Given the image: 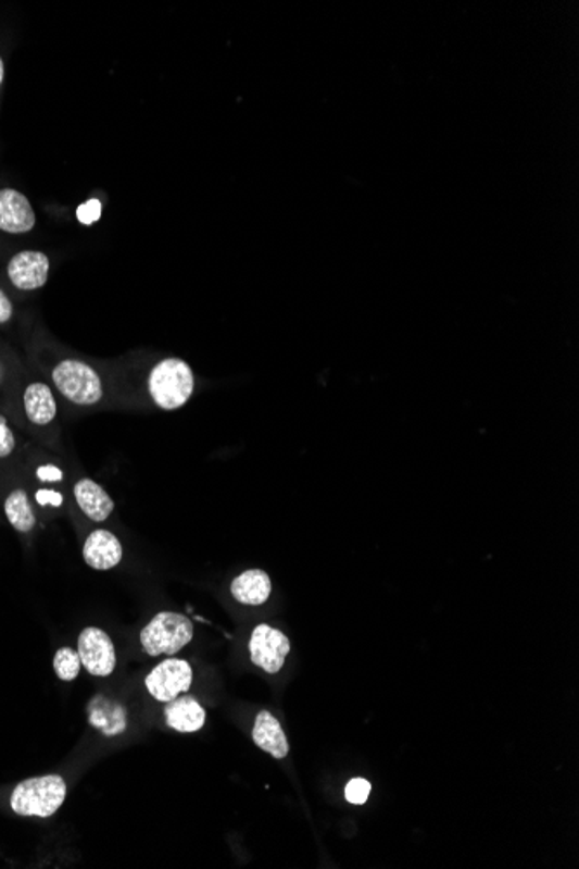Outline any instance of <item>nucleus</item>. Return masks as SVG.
<instances>
[{
    "label": "nucleus",
    "mask_w": 579,
    "mask_h": 869,
    "mask_svg": "<svg viewBox=\"0 0 579 869\" xmlns=\"http://www.w3.org/2000/svg\"><path fill=\"white\" fill-rule=\"evenodd\" d=\"M147 387L160 410H179L193 396L194 373L185 360L164 358L151 367Z\"/></svg>",
    "instance_id": "obj_1"
},
{
    "label": "nucleus",
    "mask_w": 579,
    "mask_h": 869,
    "mask_svg": "<svg viewBox=\"0 0 579 869\" xmlns=\"http://www.w3.org/2000/svg\"><path fill=\"white\" fill-rule=\"evenodd\" d=\"M51 381L58 393L75 407H95L104 396L103 378L98 370L77 358L58 361L52 367Z\"/></svg>",
    "instance_id": "obj_2"
},
{
    "label": "nucleus",
    "mask_w": 579,
    "mask_h": 869,
    "mask_svg": "<svg viewBox=\"0 0 579 869\" xmlns=\"http://www.w3.org/2000/svg\"><path fill=\"white\" fill-rule=\"evenodd\" d=\"M65 798L66 783L61 775H40L17 784L11 793V809L25 818H51L65 804Z\"/></svg>",
    "instance_id": "obj_3"
},
{
    "label": "nucleus",
    "mask_w": 579,
    "mask_h": 869,
    "mask_svg": "<svg viewBox=\"0 0 579 869\" xmlns=\"http://www.w3.org/2000/svg\"><path fill=\"white\" fill-rule=\"evenodd\" d=\"M194 626L180 612H159L139 634L142 649L150 656L176 655L193 638Z\"/></svg>",
    "instance_id": "obj_4"
},
{
    "label": "nucleus",
    "mask_w": 579,
    "mask_h": 869,
    "mask_svg": "<svg viewBox=\"0 0 579 869\" xmlns=\"http://www.w3.org/2000/svg\"><path fill=\"white\" fill-rule=\"evenodd\" d=\"M249 649L253 665H257L264 672L278 673L284 669L292 644L281 630L262 623L253 630Z\"/></svg>",
    "instance_id": "obj_5"
},
{
    "label": "nucleus",
    "mask_w": 579,
    "mask_h": 869,
    "mask_svg": "<svg viewBox=\"0 0 579 869\" xmlns=\"http://www.w3.org/2000/svg\"><path fill=\"white\" fill-rule=\"evenodd\" d=\"M9 282L20 291H35L46 287L51 273V261L42 250H22L9 259Z\"/></svg>",
    "instance_id": "obj_6"
},
{
    "label": "nucleus",
    "mask_w": 579,
    "mask_h": 869,
    "mask_svg": "<svg viewBox=\"0 0 579 869\" xmlns=\"http://www.w3.org/2000/svg\"><path fill=\"white\" fill-rule=\"evenodd\" d=\"M191 682L193 670L188 661L165 660L147 676V690L156 702L168 703L189 691Z\"/></svg>",
    "instance_id": "obj_7"
},
{
    "label": "nucleus",
    "mask_w": 579,
    "mask_h": 869,
    "mask_svg": "<svg viewBox=\"0 0 579 869\" xmlns=\"http://www.w3.org/2000/svg\"><path fill=\"white\" fill-rule=\"evenodd\" d=\"M78 656L90 675L108 676L115 670V646L104 630L84 629L78 635Z\"/></svg>",
    "instance_id": "obj_8"
},
{
    "label": "nucleus",
    "mask_w": 579,
    "mask_h": 869,
    "mask_svg": "<svg viewBox=\"0 0 579 869\" xmlns=\"http://www.w3.org/2000/svg\"><path fill=\"white\" fill-rule=\"evenodd\" d=\"M35 224L37 214L28 197L14 188H0V232L26 235Z\"/></svg>",
    "instance_id": "obj_9"
},
{
    "label": "nucleus",
    "mask_w": 579,
    "mask_h": 869,
    "mask_svg": "<svg viewBox=\"0 0 579 869\" xmlns=\"http://www.w3.org/2000/svg\"><path fill=\"white\" fill-rule=\"evenodd\" d=\"M84 561L92 570L108 571L121 564L124 557L121 539L108 530H96L87 536L83 550Z\"/></svg>",
    "instance_id": "obj_10"
},
{
    "label": "nucleus",
    "mask_w": 579,
    "mask_h": 869,
    "mask_svg": "<svg viewBox=\"0 0 579 869\" xmlns=\"http://www.w3.org/2000/svg\"><path fill=\"white\" fill-rule=\"evenodd\" d=\"M26 419L34 425H49L58 417V402L46 382H32L23 390Z\"/></svg>",
    "instance_id": "obj_11"
},
{
    "label": "nucleus",
    "mask_w": 579,
    "mask_h": 869,
    "mask_svg": "<svg viewBox=\"0 0 579 869\" xmlns=\"http://www.w3.org/2000/svg\"><path fill=\"white\" fill-rule=\"evenodd\" d=\"M74 493L77 506L95 523H104L115 509L112 497L104 492L103 486L89 477L77 481Z\"/></svg>",
    "instance_id": "obj_12"
},
{
    "label": "nucleus",
    "mask_w": 579,
    "mask_h": 869,
    "mask_svg": "<svg viewBox=\"0 0 579 869\" xmlns=\"http://www.w3.org/2000/svg\"><path fill=\"white\" fill-rule=\"evenodd\" d=\"M165 720H167L168 728L179 733H197L205 724V710L202 705L194 698H179L172 699L167 703L165 708Z\"/></svg>",
    "instance_id": "obj_13"
},
{
    "label": "nucleus",
    "mask_w": 579,
    "mask_h": 869,
    "mask_svg": "<svg viewBox=\"0 0 579 869\" xmlns=\"http://www.w3.org/2000/svg\"><path fill=\"white\" fill-rule=\"evenodd\" d=\"M273 583L269 574L262 570H250L232 580L231 596L246 606H261L269 599Z\"/></svg>",
    "instance_id": "obj_14"
},
{
    "label": "nucleus",
    "mask_w": 579,
    "mask_h": 869,
    "mask_svg": "<svg viewBox=\"0 0 579 869\" xmlns=\"http://www.w3.org/2000/svg\"><path fill=\"white\" fill-rule=\"evenodd\" d=\"M253 743L259 748L264 749L275 758H285L290 752L284 728L279 725L278 719L270 716L269 711H261L255 724H253Z\"/></svg>",
    "instance_id": "obj_15"
},
{
    "label": "nucleus",
    "mask_w": 579,
    "mask_h": 869,
    "mask_svg": "<svg viewBox=\"0 0 579 869\" xmlns=\"http://www.w3.org/2000/svg\"><path fill=\"white\" fill-rule=\"evenodd\" d=\"M89 722L104 736H116L127 728V711L118 703L96 696L89 705Z\"/></svg>",
    "instance_id": "obj_16"
},
{
    "label": "nucleus",
    "mask_w": 579,
    "mask_h": 869,
    "mask_svg": "<svg viewBox=\"0 0 579 869\" xmlns=\"http://www.w3.org/2000/svg\"><path fill=\"white\" fill-rule=\"evenodd\" d=\"M5 518L9 524L20 533H30L37 524L34 509H32L28 495L23 489H14L9 493L4 501Z\"/></svg>",
    "instance_id": "obj_17"
},
{
    "label": "nucleus",
    "mask_w": 579,
    "mask_h": 869,
    "mask_svg": "<svg viewBox=\"0 0 579 869\" xmlns=\"http://www.w3.org/2000/svg\"><path fill=\"white\" fill-rule=\"evenodd\" d=\"M83 669V661L78 651L72 647H61L54 655V672L60 676L61 681L72 682L77 679L78 673Z\"/></svg>",
    "instance_id": "obj_18"
},
{
    "label": "nucleus",
    "mask_w": 579,
    "mask_h": 869,
    "mask_svg": "<svg viewBox=\"0 0 579 869\" xmlns=\"http://www.w3.org/2000/svg\"><path fill=\"white\" fill-rule=\"evenodd\" d=\"M369 792H372V784L366 780L356 778V780H352L351 783H348L345 798L354 805L365 804V802L368 800Z\"/></svg>",
    "instance_id": "obj_19"
},
{
    "label": "nucleus",
    "mask_w": 579,
    "mask_h": 869,
    "mask_svg": "<svg viewBox=\"0 0 579 869\" xmlns=\"http://www.w3.org/2000/svg\"><path fill=\"white\" fill-rule=\"evenodd\" d=\"M16 450V436L13 429L9 427L8 419L0 415V459H8Z\"/></svg>",
    "instance_id": "obj_20"
},
{
    "label": "nucleus",
    "mask_w": 579,
    "mask_h": 869,
    "mask_svg": "<svg viewBox=\"0 0 579 869\" xmlns=\"http://www.w3.org/2000/svg\"><path fill=\"white\" fill-rule=\"evenodd\" d=\"M99 201H96L95 198L92 200L87 201L86 206L78 207L77 210V218L80 223L84 224H92L95 221L99 219Z\"/></svg>",
    "instance_id": "obj_21"
},
{
    "label": "nucleus",
    "mask_w": 579,
    "mask_h": 869,
    "mask_svg": "<svg viewBox=\"0 0 579 869\" xmlns=\"http://www.w3.org/2000/svg\"><path fill=\"white\" fill-rule=\"evenodd\" d=\"M14 316L13 300L0 288V325H8Z\"/></svg>",
    "instance_id": "obj_22"
},
{
    "label": "nucleus",
    "mask_w": 579,
    "mask_h": 869,
    "mask_svg": "<svg viewBox=\"0 0 579 869\" xmlns=\"http://www.w3.org/2000/svg\"><path fill=\"white\" fill-rule=\"evenodd\" d=\"M37 501H39L40 506H61V501H63V497H61L60 493L51 492V489H40L37 492Z\"/></svg>",
    "instance_id": "obj_23"
},
{
    "label": "nucleus",
    "mask_w": 579,
    "mask_h": 869,
    "mask_svg": "<svg viewBox=\"0 0 579 869\" xmlns=\"http://www.w3.org/2000/svg\"><path fill=\"white\" fill-rule=\"evenodd\" d=\"M39 477L42 481H60L61 480V471L56 468H48L39 469Z\"/></svg>",
    "instance_id": "obj_24"
},
{
    "label": "nucleus",
    "mask_w": 579,
    "mask_h": 869,
    "mask_svg": "<svg viewBox=\"0 0 579 869\" xmlns=\"http://www.w3.org/2000/svg\"><path fill=\"white\" fill-rule=\"evenodd\" d=\"M4 77H5L4 60H2V57H0V87H2V84H4Z\"/></svg>",
    "instance_id": "obj_25"
}]
</instances>
